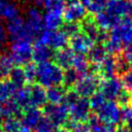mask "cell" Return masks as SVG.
I'll list each match as a JSON object with an SVG mask.
<instances>
[{
  "label": "cell",
  "mask_w": 132,
  "mask_h": 132,
  "mask_svg": "<svg viewBox=\"0 0 132 132\" xmlns=\"http://www.w3.org/2000/svg\"><path fill=\"white\" fill-rule=\"evenodd\" d=\"M75 54L72 52L70 47H64L61 50H58L55 53V63L62 69H69L72 67L73 64V59H74Z\"/></svg>",
  "instance_id": "obj_17"
},
{
  "label": "cell",
  "mask_w": 132,
  "mask_h": 132,
  "mask_svg": "<svg viewBox=\"0 0 132 132\" xmlns=\"http://www.w3.org/2000/svg\"><path fill=\"white\" fill-rule=\"evenodd\" d=\"M42 22L45 30H57L63 23V13L46 11V13L42 16Z\"/></svg>",
  "instance_id": "obj_21"
},
{
  "label": "cell",
  "mask_w": 132,
  "mask_h": 132,
  "mask_svg": "<svg viewBox=\"0 0 132 132\" xmlns=\"http://www.w3.org/2000/svg\"><path fill=\"white\" fill-rule=\"evenodd\" d=\"M8 76H9V80L16 87V89L26 86L27 80H26L24 68H22V66L13 67V69L11 70V72L9 73Z\"/></svg>",
  "instance_id": "obj_27"
},
{
  "label": "cell",
  "mask_w": 132,
  "mask_h": 132,
  "mask_svg": "<svg viewBox=\"0 0 132 132\" xmlns=\"http://www.w3.org/2000/svg\"><path fill=\"white\" fill-rule=\"evenodd\" d=\"M42 119H43V113L42 110H40V108L29 107L24 110L21 118V123L22 126L30 130H35Z\"/></svg>",
  "instance_id": "obj_12"
},
{
  "label": "cell",
  "mask_w": 132,
  "mask_h": 132,
  "mask_svg": "<svg viewBox=\"0 0 132 132\" xmlns=\"http://www.w3.org/2000/svg\"><path fill=\"white\" fill-rule=\"evenodd\" d=\"M64 1H65L66 5H68V4H71V3H75V2H78L77 0H64Z\"/></svg>",
  "instance_id": "obj_49"
},
{
  "label": "cell",
  "mask_w": 132,
  "mask_h": 132,
  "mask_svg": "<svg viewBox=\"0 0 132 132\" xmlns=\"http://www.w3.org/2000/svg\"><path fill=\"white\" fill-rule=\"evenodd\" d=\"M106 57H107V52L105 47L100 44L94 45L88 53V60L96 66L101 64Z\"/></svg>",
  "instance_id": "obj_24"
},
{
  "label": "cell",
  "mask_w": 132,
  "mask_h": 132,
  "mask_svg": "<svg viewBox=\"0 0 132 132\" xmlns=\"http://www.w3.org/2000/svg\"><path fill=\"white\" fill-rule=\"evenodd\" d=\"M110 38L116 39L123 45L132 44V19L126 16L111 29Z\"/></svg>",
  "instance_id": "obj_7"
},
{
  "label": "cell",
  "mask_w": 132,
  "mask_h": 132,
  "mask_svg": "<svg viewBox=\"0 0 132 132\" xmlns=\"http://www.w3.org/2000/svg\"><path fill=\"white\" fill-rule=\"evenodd\" d=\"M121 20L113 16L112 14L108 13L107 11H101L99 13H97L95 15V24L98 26V28H100L101 30H105V29H112Z\"/></svg>",
  "instance_id": "obj_19"
},
{
  "label": "cell",
  "mask_w": 132,
  "mask_h": 132,
  "mask_svg": "<svg viewBox=\"0 0 132 132\" xmlns=\"http://www.w3.org/2000/svg\"><path fill=\"white\" fill-rule=\"evenodd\" d=\"M108 3V0H92L90 6L88 7V10L92 13H99L106 8V5Z\"/></svg>",
  "instance_id": "obj_39"
},
{
  "label": "cell",
  "mask_w": 132,
  "mask_h": 132,
  "mask_svg": "<svg viewBox=\"0 0 132 132\" xmlns=\"http://www.w3.org/2000/svg\"><path fill=\"white\" fill-rule=\"evenodd\" d=\"M2 121H3V114H2V111H1V108H0V125H1Z\"/></svg>",
  "instance_id": "obj_51"
},
{
  "label": "cell",
  "mask_w": 132,
  "mask_h": 132,
  "mask_svg": "<svg viewBox=\"0 0 132 132\" xmlns=\"http://www.w3.org/2000/svg\"><path fill=\"white\" fill-rule=\"evenodd\" d=\"M123 46L124 45L121 42H119L116 39L110 38V37L107 38V40L105 41V45H104L107 54H110V55H116V54L120 53L122 51Z\"/></svg>",
  "instance_id": "obj_35"
},
{
  "label": "cell",
  "mask_w": 132,
  "mask_h": 132,
  "mask_svg": "<svg viewBox=\"0 0 132 132\" xmlns=\"http://www.w3.org/2000/svg\"><path fill=\"white\" fill-rule=\"evenodd\" d=\"M15 91L16 87L9 79H4L0 81V104L11 99Z\"/></svg>",
  "instance_id": "obj_25"
},
{
  "label": "cell",
  "mask_w": 132,
  "mask_h": 132,
  "mask_svg": "<svg viewBox=\"0 0 132 132\" xmlns=\"http://www.w3.org/2000/svg\"><path fill=\"white\" fill-rule=\"evenodd\" d=\"M56 132H70L68 129H61V130H57Z\"/></svg>",
  "instance_id": "obj_50"
},
{
  "label": "cell",
  "mask_w": 132,
  "mask_h": 132,
  "mask_svg": "<svg viewBox=\"0 0 132 132\" xmlns=\"http://www.w3.org/2000/svg\"><path fill=\"white\" fill-rule=\"evenodd\" d=\"M35 132H56V127L46 119L43 117V119L41 120V122L39 123V125L36 127V129L34 130Z\"/></svg>",
  "instance_id": "obj_40"
},
{
  "label": "cell",
  "mask_w": 132,
  "mask_h": 132,
  "mask_svg": "<svg viewBox=\"0 0 132 132\" xmlns=\"http://www.w3.org/2000/svg\"><path fill=\"white\" fill-rule=\"evenodd\" d=\"M77 1H78V3L81 4L85 8H88V7L90 6L91 2H92V0H77Z\"/></svg>",
  "instance_id": "obj_46"
},
{
  "label": "cell",
  "mask_w": 132,
  "mask_h": 132,
  "mask_svg": "<svg viewBox=\"0 0 132 132\" xmlns=\"http://www.w3.org/2000/svg\"><path fill=\"white\" fill-rule=\"evenodd\" d=\"M47 11H55V12H61L63 13L66 3L64 0H45L44 6Z\"/></svg>",
  "instance_id": "obj_33"
},
{
  "label": "cell",
  "mask_w": 132,
  "mask_h": 132,
  "mask_svg": "<svg viewBox=\"0 0 132 132\" xmlns=\"http://www.w3.org/2000/svg\"><path fill=\"white\" fill-rule=\"evenodd\" d=\"M105 102H106V98H105L100 92L95 93L94 95H92V96H91V99H90V101H89L91 108H92L94 111H96V112L103 106V104H104Z\"/></svg>",
  "instance_id": "obj_34"
},
{
  "label": "cell",
  "mask_w": 132,
  "mask_h": 132,
  "mask_svg": "<svg viewBox=\"0 0 132 132\" xmlns=\"http://www.w3.org/2000/svg\"><path fill=\"white\" fill-rule=\"evenodd\" d=\"M64 71L54 62H45L37 65L36 84L42 88H52L63 84Z\"/></svg>",
  "instance_id": "obj_1"
},
{
  "label": "cell",
  "mask_w": 132,
  "mask_h": 132,
  "mask_svg": "<svg viewBox=\"0 0 132 132\" xmlns=\"http://www.w3.org/2000/svg\"><path fill=\"white\" fill-rule=\"evenodd\" d=\"M70 48L75 55H86L94 46V42L82 32L77 33L76 35L70 38Z\"/></svg>",
  "instance_id": "obj_10"
},
{
  "label": "cell",
  "mask_w": 132,
  "mask_h": 132,
  "mask_svg": "<svg viewBox=\"0 0 132 132\" xmlns=\"http://www.w3.org/2000/svg\"><path fill=\"white\" fill-rule=\"evenodd\" d=\"M98 84L99 79L95 73H87L78 78L76 84L73 86V91L78 97L88 98L96 93Z\"/></svg>",
  "instance_id": "obj_4"
},
{
  "label": "cell",
  "mask_w": 132,
  "mask_h": 132,
  "mask_svg": "<svg viewBox=\"0 0 132 132\" xmlns=\"http://www.w3.org/2000/svg\"><path fill=\"white\" fill-rule=\"evenodd\" d=\"M124 91L123 82L120 78L113 76L109 78H104L100 84V93L106 98V100L114 101Z\"/></svg>",
  "instance_id": "obj_8"
},
{
  "label": "cell",
  "mask_w": 132,
  "mask_h": 132,
  "mask_svg": "<svg viewBox=\"0 0 132 132\" xmlns=\"http://www.w3.org/2000/svg\"><path fill=\"white\" fill-rule=\"evenodd\" d=\"M24 72L26 76V80L29 84H33L36 80V73H37V66L34 63H28L24 67Z\"/></svg>",
  "instance_id": "obj_36"
},
{
  "label": "cell",
  "mask_w": 132,
  "mask_h": 132,
  "mask_svg": "<svg viewBox=\"0 0 132 132\" xmlns=\"http://www.w3.org/2000/svg\"><path fill=\"white\" fill-rule=\"evenodd\" d=\"M97 118L105 124L114 126L122 121V109L117 102L106 100L103 106L97 111Z\"/></svg>",
  "instance_id": "obj_5"
},
{
  "label": "cell",
  "mask_w": 132,
  "mask_h": 132,
  "mask_svg": "<svg viewBox=\"0 0 132 132\" xmlns=\"http://www.w3.org/2000/svg\"><path fill=\"white\" fill-rule=\"evenodd\" d=\"M38 42L47 45L53 50H61L66 47L68 36L62 30H44L38 37Z\"/></svg>",
  "instance_id": "obj_6"
},
{
  "label": "cell",
  "mask_w": 132,
  "mask_h": 132,
  "mask_svg": "<svg viewBox=\"0 0 132 132\" xmlns=\"http://www.w3.org/2000/svg\"><path fill=\"white\" fill-rule=\"evenodd\" d=\"M68 130L70 132H90L89 124L86 122H68Z\"/></svg>",
  "instance_id": "obj_38"
},
{
  "label": "cell",
  "mask_w": 132,
  "mask_h": 132,
  "mask_svg": "<svg viewBox=\"0 0 132 132\" xmlns=\"http://www.w3.org/2000/svg\"><path fill=\"white\" fill-rule=\"evenodd\" d=\"M129 65L132 64V44L125 45L123 51V57H122Z\"/></svg>",
  "instance_id": "obj_44"
},
{
  "label": "cell",
  "mask_w": 132,
  "mask_h": 132,
  "mask_svg": "<svg viewBox=\"0 0 132 132\" xmlns=\"http://www.w3.org/2000/svg\"><path fill=\"white\" fill-rule=\"evenodd\" d=\"M7 40V32H6V28L2 25V23L0 22V47L4 46V44L6 43Z\"/></svg>",
  "instance_id": "obj_45"
},
{
  "label": "cell",
  "mask_w": 132,
  "mask_h": 132,
  "mask_svg": "<svg viewBox=\"0 0 132 132\" xmlns=\"http://www.w3.org/2000/svg\"><path fill=\"white\" fill-rule=\"evenodd\" d=\"M79 77H80V75L73 68L67 69L64 72V75H63V85H64V87H67V88L73 87L76 84V81L78 80Z\"/></svg>",
  "instance_id": "obj_32"
},
{
  "label": "cell",
  "mask_w": 132,
  "mask_h": 132,
  "mask_svg": "<svg viewBox=\"0 0 132 132\" xmlns=\"http://www.w3.org/2000/svg\"><path fill=\"white\" fill-rule=\"evenodd\" d=\"M54 57L55 52L53 48L38 41L34 44L32 52V60L37 63V65L45 62H51V60H54Z\"/></svg>",
  "instance_id": "obj_15"
},
{
  "label": "cell",
  "mask_w": 132,
  "mask_h": 132,
  "mask_svg": "<svg viewBox=\"0 0 132 132\" xmlns=\"http://www.w3.org/2000/svg\"><path fill=\"white\" fill-rule=\"evenodd\" d=\"M1 127L4 132H18L22 127V123L18 118H5L1 123Z\"/></svg>",
  "instance_id": "obj_31"
},
{
  "label": "cell",
  "mask_w": 132,
  "mask_h": 132,
  "mask_svg": "<svg viewBox=\"0 0 132 132\" xmlns=\"http://www.w3.org/2000/svg\"><path fill=\"white\" fill-rule=\"evenodd\" d=\"M80 30L85 35H87L93 42H103L107 40V36L104 33L103 30L98 28V26L95 24L94 21L85 19L81 23Z\"/></svg>",
  "instance_id": "obj_11"
},
{
  "label": "cell",
  "mask_w": 132,
  "mask_h": 132,
  "mask_svg": "<svg viewBox=\"0 0 132 132\" xmlns=\"http://www.w3.org/2000/svg\"><path fill=\"white\" fill-rule=\"evenodd\" d=\"M24 24H25V21L21 16H16V18L7 22L6 32L8 33V36H9L10 39L13 38L21 31V29L24 27Z\"/></svg>",
  "instance_id": "obj_30"
},
{
  "label": "cell",
  "mask_w": 132,
  "mask_h": 132,
  "mask_svg": "<svg viewBox=\"0 0 132 132\" xmlns=\"http://www.w3.org/2000/svg\"><path fill=\"white\" fill-rule=\"evenodd\" d=\"M18 132H32V130H30V129H28V128H26V127L22 126V127H21V129H20Z\"/></svg>",
  "instance_id": "obj_47"
},
{
  "label": "cell",
  "mask_w": 132,
  "mask_h": 132,
  "mask_svg": "<svg viewBox=\"0 0 132 132\" xmlns=\"http://www.w3.org/2000/svg\"><path fill=\"white\" fill-rule=\"evenodd\" d=\"M122 82L128 92H132V67L129 68L125 73H123Z\"/></svg>",
  "instance_id": "obj_41"
},
{
  "label": "cell",
  "mask_w": 132,
  "mask_h": 132,
  "mask_svg": "<svg viewBox=\"0 0 132 132\" xmlns=\"http://www.w3.org/2000/svg\"><path fill=\"white\" fill-rule=\"evenodd\" d=\"M25 24L28 26V28L32 31V33L36 37H39L40 34L44 31L42 15L40 14L38 9H35V8L29 9L28 14H27V20L25 21Z\"/></svg>",
  "instance_id": "obj_14"
},
{
  "label": "cell",
  "mask_w": 132,
  "mask_h": 132,
  "mask_svg": "<svg viewBox=\"0 0 132 132\" xmlns=\"http://www.w3.org/2000/svg\"><path fill=\"white\" fill-rule=\"evenodd\" d=\"M88 124L90 127V132H116L117 131L114 126L101 122L96 116L89 118Z\"/></svg>",
  "instance_id": "obj_26"
},
{
  "label": "cell",
  "mask_w": 132,
  "mask_h": 132,
  "mask_svg": "<svg viewBox=\"0 0 132 132\" xmlns=\"http://www.w3.org/2000/svg\"><path fill=\"white\" fill-rule=\"evenodd\" d=\"M12 99L23 110L31 107L30 106V85L28 84L22 88L16 89Z\"/></svg>",
  "instance_id": "obj_20"
},
{
  "label": "cell",
  "mask_w": 132,
  "mask_h": 132,
  "mask_svg": "<svg viewBox=\"0 0 132 132\" xmlns=\"http://www.w3.org/2000/svg\"><path fill=\"white\" fill-rule=\"evenodd\" d=\"M117 100H118V104L124 105V106H128L129 102L132 101V97H131V95L129 94L128 91H123L122 94L118 97Z\"/></svg>",
  "instance_id": "obj_42"
},
{
  "label": "cell",
  "mask_w": 132,
  "mask_h": 132,
  "mask_svg": "<svg viewBox=\"0 0 132 132\" xmlns=\"http://www.w3.org/2000/svg\"><path fill=\"white\" fill-rule=\"evenodd\" d=\"M116 132H129V131H128L127 128H125V127H121V128H119Z\"/></svg>",
  "instance_id": "obj_48"
},
{
  "label": "cell",
  "mask_w": 132,
  "mask_h": 132,
  "mask_svg": "<svg viewBox=\"0 0 132 132\" xmlns=\"http://www.w3.org/2000/svg\"><path fill=\"white\" fill-rule=\"evenodd\" d=\"M33 46L28 41H14L11 44L9 56L18 66H25L32 60Z\"/></svg>",
  "instance_id": "obj_3"
},
{
  "label": "cell",
  "mask_w": 132,
  "mask_h": 132,
  "mask_svg": "<svg viewBox=\"0 0 132 132\" xmlns=\"http://www.w3.org/2000/svg\"><path fill=\"white\" fill-rule=\"evenodd\" d=\"M0 132H4V131H3V130H0Z\"/></svg>",
  "instance_id": "obj_52"
},
{
  "label": "cell",
  "mask_w": 132,
  "mask_h": 132,
  "mask_svg": "<svg viewBox=\"0 0 132 132\" xmlns=\"http://www.w3.org/2000/svg\"><path fill=\"white\" fill-rule=\"evenodd\" d=\"M128 1H130V2H132V0H128Z\"/></svg>",
  "instance_id": "obj_53"
},
{
  "label": "cell",
  "mask_w": 132,
  "mask_h": 132,
  "mask_svg": "<svg viewBox=\"0 0 132 132\" xmlns=\"http://www.w3.org/2000/svg\"><path fill=\"white\" fill-rule=\"evenodd\" d=\"M14 67V63L9 56V54L0 55V77L5 78L9 75L11 70Z\"/></svg>",
  "instance_id": "obj_28"
},
{
  "label": "cell",
  "mask_w": 132,
  "mask_h": 132,
  "mask_svg": "<svg viewBox=\"0 0 132 132\" xmlns=\"http://www.w3.org/2000/svg\"><path fill=\"white\" fill-rule=\"evenodd\" d=\"M91 106L87 98H78L68 107L69 118L74 122H86L90 117Z\"/></svg>",
  "instance_id": "obj_9"
},
{
  "label": "cell",
  "mask_w": 132,
  "mask_h": 132,
  "mask_svg": "<svg viewBox=\"0 0 132 132\" xmlns=\"http://www.w3.org/2000/svg\"><path fill=\"white\" fill-rule=\"evenodd\" d=\"M42 113L55 127L64 126L68 123L69 112L64 104H51L46 103L43 106Z\"/></svg>",
  "instance_id": "obj_2"
},
{
  "label": "cell",
  "mask_w": 132,
  "mask_h": 132,
  "mask_svg": "<svg viewBox=\"0 0 132 132\" xmlns=\"http://www.w3.org/2000/svg\"><path fill=\"white\" fill-rule=\"evenodd\" d=\"M71 68H73L80 76L87 74L89 71V60L84 55H75Z\"/></svg>",
  "instance_id": "obj_29"
},
{
  "label": "cell",
  "mask_w": 132,
  "mask_h": 132,
  "mask_svg": "<svg viewBox=\"0 0 132 132\" xmlns=\"http://www.w3.org/2000/svg\"><path fill=\"white\" fill-rule=\"evenodd\" d=\"M0 108H1V111H2V114H3V118H18L21 120L22 118V109L21 107L15 103V101L11 98L7 101H5L4 103L0 104Z\"/></svg>",
  "instance_id": "obj_23"
},
{
  "label": "cell",
  "mask_w": 132,
  "mask_h": 132,
  "mask_svg": "<svg viewBox=\"0 0 132 132\" xmlns=\"http://www.w3.org/2000/svg\"><path fill=\"white\" fill-rule=\"evenodd\" d=\"M66 88L61 86H56L48 88L46 90V99L51 104H63L66 96Z\"/></svg>",
  "instance_id": "obj_22"
},
{
  "label": "cell",
  "mask_w": 132,
  "mask_h": 132,
  "mask_svg": "<svg viewBox=\"0 0 132 132\" xmlns=\"http://www.w3.org/2000/svg\"><path fill=\"white\" fill-rule=\"evenodd\" d=\"M86 13H87L86 8L78 2H75L66 5L63 11V19L66 22H70V23L82 22L86 19Z\"/></svg>",
  "instance_id": "obj_13"
},
{
  "label": "cell",
  "mask_w": 132,
  "mask_h": 132,
  "mask_svg": "<svg viewBox=\"0 0 132 132\" xmlns=\"http://www.w3.org/2000/svg\"><path fill=\"white\" fill-rule=\"evenodd\" d=\"M116 64H117V71L119 73H125L130 68V65L123 58H120V59L116 60Z\"/></svg>",
  "instance_id": "obj_43"
},
{
  "label": "cell",
  "mask_w": 132,
  "mask_h": 132,
  "mask_svg": "<svg viewBox=\"0 0 132 132\" xmlns=\"http://www.w3.org/2000/svg\"><path fill=\"white\" fill-rule=\"evenodd\" d=\"M94 68L93 70L94 71H97L101 76H103L104 78H109V77H113L114 74L118 72L117 71V64H116V60L110 57V56H107L103 62L99 65H94Z\"/></svg>",
  "instance_id": "obj_18"
},
{
  "label": "cell",
  "mask_w": 132,
  "mask_h": 132,
  "mask_svg": "<svg viewBox=\"0 0 132 132\" xmlns=\"http://www.w3.org/2000/svg\"><path fill=\"white\" fill-rule=\"evenodd\" d=\"M30 85V106L31 107H43L47 103L46 91L38 84Z\"/></svg>",
  "instance_id": "obj_16"
},
{
  "label": "cell",
  "mask_w": 132,
  "mask_h": 132,
  "mask_svg": "<svg viewBox=\"0 0 132 132\" xmlns=\"http://www.w3.org/2000/svg\"><path fill=\"white\" fill-rule=\"evenodd\" d=\"M67 36L68 38L76 35L77 33H79L80 31V26L77 23H70V22H66L64 25H62V29H61Z\"/></svg>",
  "instance_id": "obj_37"
}]
</instances>
